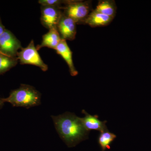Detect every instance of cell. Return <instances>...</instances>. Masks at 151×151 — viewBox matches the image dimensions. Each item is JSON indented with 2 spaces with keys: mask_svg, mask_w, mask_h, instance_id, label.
I'll return each instance as SVG.
<instances>
[{
  "mask_svg": "<svg viewBox=\"0 0 151 151\" xmlns=\"http://www.w3.org/2000/svg\"><path fill=\"white\" fill-rule=\"evenodd\" d=\"M95 10L103 14L114 18L117 7L114 1L103 0L99 1Z\"/></svg>",
  "mask_w": 151,
  "mask_h": 151,
  "instance_id": "obj_12",
  "label": "cell"
},
{
  "mask_svg": "<svg viewBox=\"0 0 151 151\" xmlns=\"http://www.w3.org/2000/svg\"><path fill=\"white\" fill-rule=\"evenodd\" d=\"M76 24L73 19L63 13L57 27L61 38L65 40H73L75 39L76 34Z\"/></svg>",
  "mask_w": 151,
  "mask_h": 151,
  "instance_id": "obj_7",
  "label": "cell"
},
{
  "mask_svg": "<svg viewBox=\"0 0 151 151\" xmlns=\"http://www.w3.org/2000/svg\"><path fill=\"white\" fill-rule=\"evenodd\" d=\"M64 14L72 19L76 24L84 23L90 13V6L87 1H69L63 7Z\"/></svg>",
  "mask_w": 151,
  "mask_h": 151,
  "instance_id": "obj_3",
  "label": "cell"
},
{
  "mask_svg": "<svg viewBox=\"0 0 151 151\" xmlns=\"http://www.w3.org/2000/svg\"><path fill=\"white\" fill-rule=\"evenodd\" d=\"M57 53L60 55L65 60L69 68V72L71 76H76L78 72L76 69L72 58V52L66 40L61 39L56 49Z\"/></svg>",
  "mask_w": 151,
  "mask_h": 151,
  "instance_id": "obj_9",
  "label": "cell"
},
{
  "mask_svg": "<svg viewBox=\"0 0 151 151\" xmlns=\"http://www.w3.org/2000/svg\"><path fill=\"white\" fill-rule=\"evenodd\" d=\"M17 57L22 65L30 64L35 65L43 71H46L48 69V66L42 59L33 40L27 47L22 48L17 54Z\"/></svg>",
  "mask_w": 151,
  "mask_h": 151,
  "instance_id": "obj_4",
  "label": "cell"
},
{
  "mask_svg": "<svg viewBox=\"0 0 151 151\" xmlns=\"http://www.w3.org/2000/svg\"><path fill=\"white\" fill-rule=\"evenodd\" d=\"M17 57H11L0 54V74L5 73L17 64Z\"/></svg>",
  "mask_w": 151,
  "mask_h": 151,
  "instance_id": "obj_14",
  "label": "cell"
},
{
  "mask_svg": "<svg viewBox=\"0 0 151 151\" xmlns=\"http://www.w3.org/2000/svg\"><path fill=\"white\" fill-rule=\"evenodd\" d=\"M41 98V93L33 86L22 84L19 88L11 91L8 97L3 99L5 103H10L14 107L28 109L40 105Z\"/></svg>",
  "mask_w": 151,
  "mask_h": 151,
  "instance_id": "obj_2",
  "label": "cell"
},
{
  "mask_svg": "<svg viewBox=\"0 0 151 151\" xmlns=\"http://www.w3.org/2000/svg\"><path fill=\"white\" fill-rule=\"evenodd\" d=\"M41 9L40 20L42 25L49 30L57 28L62 15L61 9L47 6H41Z\"/></svg>",
  "mask_w": 151,
  "mask_h": 151,
  "instance_id": "obj_6",
  "label": "cell"
},
{
  "mask_svg": "<svg viewBox=\"0 0 151 151\" xmlns=\"http://www.w3.org/2000/svg\"><path fill=\"white\" fill-rule=\"evenodd\" d=\"M113 19L94 10L89 14L84 23L92 27L106 26L111 23Z\"/></svg>",
  "mask_w": 151,
  "mask_h": 151,
  "instance_id": "obj_10",
  "label": "cell"
},
{
  "mask_svg": "<svg viewBox=\"0 0 151 151\" xmlns=\"http://www.w3.org/2000/svg\"><path fill=\"white\" fill-rule=\"evenodd\" d=\"M117 137V136L109 131L100 133L98 136V143L102 151L111 149V145Z\"/></svg>",
  "mask_w": 151,
  "mask_h": 151,
  "instance_id": "obj_13",
  "label": "cell"
},
{
  "mask_svg": "<svg viewBox=\"0 0 151 151\" xmlns=\"http://www.w3.org/2000/svg\"><path fill=\"white\" fill-rule=\"evenodd\" d=\"M6 29L5 27H4V25L2 23L1 17H0V35L2 34Z\"/></svg>",
  "mask_w": 151,
  "mask_h": 151,
  "instance_id": "obj_16",
  "label": "cell"
},
{
  "mask_svg": "<svg viewBox=\"0 0 151 151\" xmlns=\"http://www.w3.org/2000/svg\"><path fill=\"white\" fill-rule=\"evenodd\" d=\"M82 113L84 114V116L83 118H81V121L84 128L88 132L97 131L102 133L108 131V128L106 125L107 121L102 122L98 119V116H92L84 110H82Z\"/></svg>",
  "mask_w": 151,
  "mask_h": 151,
  "instance_id": "obj_8",
  "label": "cell"
},
{
  "mask_svg": "<svg viewBox=\"0 0 151 151\" xmlns=\"http://www.w3.org/2000/svg\"><path fill=\"white\" fill-rule=\"evenodd\" d=\"M51 118L60 137L68 147L88 139L89 132L84 128L81 118L74 113L65 112Z\"/></svg>",
  "mask_w": 151,
  "mask_h": 151,
  "instance_id": "obj_1",
  "label": "cell"
},
{
  "mask_svg": "<svg viewBox=\"0 0 151 151\" xmlns=\"http://www.w3.org/2000/svg\"><path fill=\"white\" fill-rule=\"evenodd\" d=\"M67 1L60 0H40L38 1V2L41 6H52L62 9V5L64 4L65 5L67 3Z\"/></svg>",
  "mask_w": 151,
  "mask_h": 151,
  "instance_id": "obj_15",
  "label": "cell"
},
{
  "mask_svg": "<svg viewBox=\"0 0 151 151\" xmlns=\"http://www.w3.org/2000/svg\"><path fill=\"white\" fill-rule=\"evenodd\" d=\"M22 48L20 42L9 30L6 29L0 35V54L17 57L19 50Z\"/></svg>",
  "mask_w": 151,
  "mask_h": 151,
  "instance_id": "obj_5",
  "label": "cell"
},
{
  "mask_svg": "<svg viewBox=\"0 0 151 151\" xmlns=\"http://www.w3.org/2000/svg\"><path fill=\"white\" fill-rule=\"evenodd\" d=\"M4 103V100H3V98H1L0 97V109L2 108Z\"/></svg>",
  "mask_w": 151,
  "mask_h": 151,
  "instance_id": "obj_17",
  "label": "cell"
},
{
  "mask_svg": "<svg viewBox=\"0 0 151 151\" xmlns=\"http://www.w3.org/2000/svg\"><path fill=\"white\" fill-rule=\"evenodd\" d=\"M61 39L57 29H49L48 32L42 36V41L36 47L37 49L38 50L42 47H47L55 50Z\"/></svg>",
  "mask_w": 151,
  "mask_h": 151,
  "instance_id": "obj_11",
  "label": "cell"
}]
</instances>
